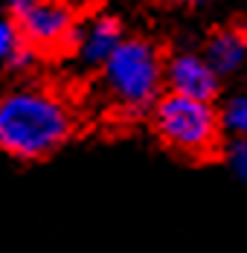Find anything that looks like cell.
<instances>
[{"instance_id": "3", "label": "cell", "mask_w": 247, "mask_h": 253, "mask_svg": "<svg viewBox=\"0 0 247 253\" xmlns=\"http://www.w3.org/2000/svg\"><path fill=\"white\" fill-rule=\"evenodd\" d=\"M163 82V64L157 50L146 41H123L105 61L108 96L123 111H146L157 99Z\"/></svg>"}, {"instance_id": "1", "label": "cell", "mask_w": 247, "mask_h": 253, "mask_svg": "<svg viewBox=\"0 0 247 253\" xmlns=\"http://www.w3.org/2000/svg\"><path fill=\"white\" fill-rule=\"evenodd\" d=\"M73 134V114L55 93L26 87L0 99V149L18 160H41Z\"/></svg>"}, {"instance_id": "8", "label": "cell", "mask_w": 247, "mask_h": 253, "mask_svg": "<svg viewBox=\"0 0 247 253\" xmlns=\"http://www.w3.org/2000/svg\"><path fill=\"white\" fill-rule=\"evenodd\" d=\"M221 126L233 137H247V93L233 96L221 111Z\"/></svg>"}, {"instance_id": "10", "label": "cell", "mask_w": 247, "mask_h": 253, "mask_svg": "<svg viewBox=\"0 0 247 253\" xmlns=\"http://www.w3.org/2000/svg\"><path fill=\"white\" fill-rule=\"evenodd\" d=\"M21 32L12 21H0V61H9L21 47Z\"/></svg>"}, {"instance_id": "9", "label": "cell", "mask_w": 247, "mask_h": 253, "mask_svg": "<svg viewBox=\"0 0 247 253\" xmlns=\"http://www.w3.org/2000/svg\"><path fill=\"white\" fill-rule=\"evenodd\" d=\"M227 166L239 180L247 183V137H233V143L227 146Z\"/></svg>"}, {"instance_id": "4", "label": "cell", "mask_w": 247, "mask_h": 253, "mask_svg": "<svg viewBox=\"0 0 247 253\" xmlns=\"http://www.w3.org/2000/svg\"><path fill=\"white\" fill-rule=\"evenodd\" d=\"M21 41L32 50H61L76 44V26L67 3L58 0H9Z\"/></svg>"}, {"instance_id": "12", "label": "cell", "mask_w": 247, "mask_h": 253, "mask_svg": "<svg viewBox=\"0 0 247 253\" xmlns=\"http://www.w3.org/2000/svg\"><path fill=\"white\" fill-rule=\"evenodd\" d=\"M58 3H70V0H58Z\"/></svg>"}, {"instance_id": "2", "label": "cell", "mask_w": 247, "mask_h": 253, "mask_svg": "<svg viewBox=\"0 0 247 253\" xmlns=\"http://www.w3.org/2000/svg\"><path fill=\"white\" fill-rule=\"evenodd\" d=\"M154 131L157 137L183 157H209L218 146L221 117L204 99L166 93L154 105Z\"/></svg>"}, {"instance_id": "5", "label": "cell", "mask_w": 247, "mask_h": 253, "mask_svg": "<svg viewBox=\"0 0 247 253\" xmlns=\"http://www.w3.org/2000/svg\"><path fill=\"white\" fill-rule=\"evenodd\" d=\"M163 79L172 87V93L204 99V102H209L215 96V90H218V73L209 67L206 58L192 55V52L174 55L172 61L163 67Z\"/></svg>"}, {"instance_id": "6", "label": "cell", "mask_w": 247, "mask_h": 253, "mask_svg": "<svg viewBox=\"0 0 247 253\" xmlns=\"http://www.w3.org/2000/svg\"><path fill=\"white\" fill-rule=\"evenodd\" d=\"M123 44V29L114 18H96L84 29H76V52L87 67H105V61Z\"/></svg>"}, {"instance_id": "11", "label": "cell", "mask_w": 247, "mask_h": 253, "mask_svg": "<svg viewBox=\"0 0 247 253\" xmlns=\"http://www.w3.org/2000/svg\"><path fill=\"white\" fill-rule=\"evenodd\" d=\"M177 3H204V0H177Z\"/></svg>"}, {"instance_id": "7", "label": "cell", "mask_w": 247, "mask_h": 253, "mask_svg": "<svg viewBox=\"0 0 247 253\" xmlns=\"http://www.w3.org/2000/svg\"><path fill=\"white\" fill-rule=\"evenodd\" d=\"M209 67L224 76V73H233L245 64L247 58V38L239 32V29H227V32H218L212 35V41L206 44V55Z\"/></svg>"}]
</instances>
